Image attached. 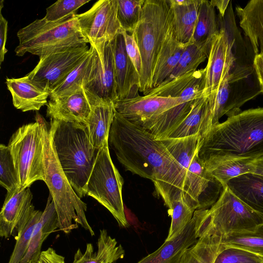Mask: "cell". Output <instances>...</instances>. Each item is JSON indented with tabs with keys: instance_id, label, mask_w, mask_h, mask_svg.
Listing matches in <instances>:
<instances>
[{
	"instance_id": "cell-1",
	"label": "cell",
	"mask_w": 263,
	"mask_h": 263,
	"mask_svg": "<svg viewBox=\"0 0 263 263\" xmlns=\"http://www.w3.org/2000/svg\"><path fill=\"white\" fill-rule=\"evenodd\" d=\"M108 142L126 171L153 182L157 195L169 209L183 193L186 172L163 142L116 111Z\"/></svg>"
},
{
	"instance_id": "cell-2",
	"label": "cell",
	"mask_w": 263,
	"mask_h": 263,
	"mask_svg": "<svg viewBox=\"0 0 263 263\" xmlns=\"http://www.w3.org/2000/svg\"><path fill=\"white\" fill-rule=\"evenodd\" d=\"M198 156L256 159L263 156V107L249 109L212 127L201 138Z\"/></svg>"
},
{
	"instance_id": "cell-3",
	"label": "cell",
	"mask_w": 263,
	"mask_h": 263,
	"mask_svg": "<svg viewBox=\"0 0 263 263\" xmlns=\"http://www.w3.org/2000/svg\"><path fill=\"white\" fill-rule=\"evenodd\" d=\"M49 131L59 163L80 198L87 185L99 149L91 144L85 124L50 119Z\"/></svg>"
},
{
	"instance_id": "cell-4",
	"label": "cell",
	"mask_w": 263,
	"mask_h": 263,
	"mask_svg": "<svg viewBox=\"0 0 263 263\" xmlns=\"http://www.w3.org/2000/svg\"><path fill=\"white\" fill-rule=\"evenodd\" d=\"M36 116L40 122L42 133L44 181L54 201L59 229L68 234L80 225L93 236L95 232L85 215L87 205L77 195L61 167L46 121L38 114Z\"/></svg>"
},
{
	"instance_id": "cell-5",
	"label": "cell",
	"mask_w": 263,
	"mask_h": 263,
	"mask_svg": "<svg viewBox=\"0 0 263 263\" xmlns=\"http://www.w3.org/2000/svg\"><path fill=\"white\" fill-rule=\"evenodd\" d=\"M15 54L22 57L28 52L41 59L51 53L70 47L89 44L79 24L77 14H71L62 19L48 22L36 19L20 29Z\"/></svg>"
},
{
	"instance_id": "cell-6",
	"label": "cell",
	"mask_w": 263,
	"mask_h": 263,
	"mask_svg": "<svg viewBox=\"0 0 263 263\" xmlns=\"http://www.w3.org/2000/svg\"><path fill=\"white\" fill-rule=\"evenodd\" d=\"M173 18L169 0H145L140 20L132 33L141 56L139 91L143 95L152 89L153 71Z\"/></svg>"
},
{
	"instance_id": "cell-7",
	"label": "cell",
	"mask_w": 263,
	"mask_h": 263,
	"mask_svg": "<svg viewBox=\"0 0 263 263\" xmlns=\"http://www.w3.org/2000/svg\"><path fill=\"white\" fill-rule=\"evenodd\" d=\"M263 222V215L253 210L226 186L216 202L209 209L200 235L220 245L229 234L252 229Z\"/></svg>"
},
{
	"instance_id": "cell-8",
	"label": "cell",
	"mask_w": 263,
	"mask_h": 263,
	"mask_svg": "<svg viewBox=\"0 0 263 263\" xmlns=\"http://www.w3.org/2000/svg\"><path fill=\"white\" fill-rule=\"evenodd\" d=\"M35 121L20 127L11 137L8 145L21 189L44 179L41 126L36 116Z\"/></svg>"
},
{
	"instance_id": "cell-9",
	"label": "cell",
	"mask_w": 263,
	"mask_h": 263,
	"mask_svg": "<svg viewBox=\"0 0 263 263\" xmlns=\"http://www.w3.org/2000/svg\"><path fill=\"white\" fill-rule=\"evenodd\" d=\"M123 179L111 159L108 143L101 148L89 177L87 195L107 209L119 226L127 228L122 198Z\"/></svg>"
},
{
	"instance_id": "cell-10",
	"label": "cell",
	"mask_w": 263,
	"mask_h": 263,
	"mask_svg": "<svg viewBox=\"0 0 263 263\" xmlns=\"http://www.w3.org/2000/svg\"><path fill=\"white\" fill-rule=\"evenodd\" d=\"M219 20V31L212 40L208 63L204 68V93L208 97L217 89L220 82L231 73L251 67L239 65L236 39Z\"/></svg>"
},
{
	"instance_id": "cell-11",
	"label": "cell",
	"mask_w": 263,
	"mask_h": 263,
	"mask_svg": "<svg viewBox=\"0 0 263 263\" xmlns=\"http://www.w3.org/2000/svg\"><path fill=\"white\" fill-rule=\"evenodd\" d=\"M92 51L91 66L83 82V87L89 100L117 101L110 41L90 44Z\"/></svg>"
},
{
	"instance_id": "cell-12",
	"label": "cell",
	"mask_w": 263,
	"mask_h": 263,
	"mask_svg": "<svg viewBox=\"0 0 263 263\" xmlns=\"http://www.w3.org/2000/svg\"><path fill=\"white\" fill-rule=\"evenodd\" d=\"M89 50L86 44L51 53L39 59L34 68L26 76L50 92L84 59Z\"/></svg>"
},
{
	"instance_id": "cell-13",
	"label": "cell",
	"mask_w": 263,
	"mask_h": 263,
	"mask_svg": "<svg viewBox=\"0 0 263 263\" xmlns=\"http://www.w3.org/2000/svg\"><path fill=\"white\" fill-rule=\"evenodd\" d=\"M246 80L231 73L209 96L212 127L219 123L223 116L228 118L239 113L240 107L260 92L251 87Z\"/></svg>"
},
{
	"instance_id": "cell-14",
	"label": "cell",
	"mask_w": 263,
	"mask_h": 263,
	"mask_svg": "<svg viewBox=\"0 0 263 263\" xmlns=\"http://www.w3.org/2000/svg\"><path fill=\"white\" fill-rule=\"evenodd\" d=\"M117 11V0H99L87 11L77 14L82 33L89 44L111 41L123 30Z\"/></svg>"
},
{
	"instance_id": "cell-15",
	"label": "cell",
	"mask_w": 263,
	"mask_h": 263,
	"mask_svg": "<svg viewBox=\"0 0 263 263\" xmlns=\"http://www.w3.org/2000/svg\"><path fill=\"white\" fill-rule=\"evenodd\" d=\"M198 152L186 171L183 190L184 200L196 210L212 206L224 189L222 184L207 171Z\"/></svg>"
},
{
	"instance_id": "cell-16",
	"label": "cell",
	"mask_w": 263,
	"mask_h": 263,
	"mask_svg": "<svg viewBox=\"0 0 263 263\" xmlns=\"http://www.w3.org/2000/svg\"><path fill=\"white\" fill-rule=\"evenodd\" d=\"M181 98L143 95L118 100L115 110L132 123L145 130L163 112L183 102Z\"/></svg>"
},
{
	"instance_id": "cell-17",
	"label": "cell",
	"mask_w": 263,
	"mask_h": 263,
	"mask_svg": "<svg viewBox=\"0 0 263 263\" xmlns=\"http://www.w3.org/2000/svg\"><path fill=\"white\" fill-rule=\"evenodd\" d=\"M209 209L196 210L191 221L175 237L137 263H180L184 252L197 242Z\"/></svg>"
},
{
	"instance_id": "cell-18",
	"label": "cell",
	"mask_w": 263,
	"mask_h": 263,
	"mask_svg": "<svg viewBox=\"0 0 263 263\" xmlns=\"http://www.w3.org/2000/svg\"><path fill=\"white\" fill-rule=\"evenodd\" d=\"M122 31L110 41L117 101L140 96V76L126 53Z\"/></svg>"
},
{
	"instance_id": "cell-19",
	"label": "cell",
	"mask_w": 263,
	"mask_h": 263,
	"mask_svg": "<svg viewBox=\"0 0 263 263\" xmlns=\"http://www.w3.org/2000/svg\"><path fill=\"white\" fill-rule=\"evenodd\" d=\"M46 110L50 119L86 124L91 105L82 85L76 91L64 96L50 99Z\"/></svg>"
},
{
	"instance_id": "cell-20",
	"label": "cell",
	"mask_w": 263,
	"mask_h": 263,
	"mask_svg": "<svg viewBox=\"0 0 263 263\" xmlns=\"http://www.w3.org/2000/svg\"><path fill=\"white\" fill-rule=\"evenodd\" d=\"M205 78V68L196 70L152 88L145 95L194 100L204 95Z\"/></svg>"
},
{
	"instance_id": "cell-21",
	"label": "cell",
	"mask_w": 263,
	"mask_h": 263,
	"mask_svg": "<svg viewBox=\"0 0 263 263\" xmlns=\"http://www.w3.org/2000/svg\"><path fill=\"white\" fill-rule=\"evenodd\" d=\"M33 195L29 187H19L7 192L0 213V236L8 238L15 233L17 227L30 206Z\"/></svg>"
},
{
	"instance_id": "cell-22",
	"label": "cell",
	"mask_w": 263,
	"mask_h": 263,
	"mask_svg": "<svg viewBox=\"0 0 263 263\" xmlns=\"http://www.w3.org/2000/svg\"><path fill=\"white\" fill-rule=\"evenodd\" d=\"M14 106L23 112L37 111L48 103L49 92L34 83L26 75L19 78H7Z\"/></svg>"
},
{
	"instance_id": "cell-23",
	"label": "cell",
	"mask_w": 263,
	"mask_h": 263,
	"mask_svg": "<svg viewBox=\"0 0 263 263\" xmlns=\"http://www.w3.org/2000/svg\"><path fill=\"white\" fill-rule=\"evenodd\" d=\"M187 44L177 40L173 20L157 57L151 79L152 88L161 85L173 71Z\"/></svg>"
},
{
	"instance_id": "cell-24",
	"label": "cell",
	"mask_w": 263,
	"mask_h": 263,
	"mask_svg": "<svg viewBox=\"0 0 263 263\" xmlns=\"http://www.w3.org/2000/svg\"><path fill=\"white\" fill-rule=\"evenodd\" d=\"M89 100L91 111L86 125L92 145L100 149L108 143L110 129L116 110L114 102L111 101Z\"/></svg>"
},
{
	"instance_id": "cell-25",
	"label": "cell",
	"mask_w": 263,
	"mask_h": 263,
	"mask_svg": "<svg viewBox=\"0 0 263 263\" xmlns=\"http://www.w3.org/2000/svg\"><path fill=\"white\" fill-rule=\"evenodd\" d=\"M211 127L209 97L203 95L195 100L184 120L164 139L181 138L197 134L202 137Z\"/></svg>"
},
{
	"instance_id": "cell-26",
	"label": "cell",
	"mask_w": 263,
	"mask_h": 263,
	"mask_svg": "<svg viewBox=\"0 0 263 263\" xmlns=\"http://www.w3.org/2000/svg\"><path fill=\"white\" fill-rule=\"evenodd\" d=\"M235 11L254 56L263 52V0H251L243 8L236 6Z\"/></svg>"
},
{
	"instance_id": "cell-27",
	"label": "cell",
	"mask_w": 263,
	"mask_h": 263,
	"mask_svg": "<svg viewBox=\"0 0 263 263\" xmlns=\"http://www.w3.org/2000/svg\"><path fill=\"white\" fill-rule=\"evenodd\" d=\"M97 244L96 252L91 243H87L84 253L78 249L72 263H114L124 257L125 251L121 245H118L116 239L108 235L105 229L100 230Z\"/></svg>"
},
{
	"instance_id": "cell-28",
	"label": "cell",
	"mask_w": 263,
	"mask_h": 263,
	"mask_svg": "<svg viewBox=\"0 0 263 263\" xmlns=\"http://www.w3.org/2000/svg\"><path fill=\"white\" fill-rule=\"evenodd\" d=\"M59 228L58 216L50 194L44 210L32 232L26 253L20 263L38 260L42 244L48 236Z\"/></svg>"
},
{
	"instance_id": "cell-29",
	"label": "cell",
	"mask_w": 263,
	"mask_h": 263,
	"mask_svg": "<svg viewBox=\"0 0 263 263\" xmlns=\"http://www.w3.org/2000/svg\"><path fill=\"white\" fill-rule=\"evenodd\" d=\"M173 15L175 34L179 42L189 43L197 21L201 0H169Z\"/></svg>"
},
{
	"instance_id": "cell-30",
	"label": "cell",
	"mask_w": 263,
	"mask_h": 263,
	"mask_svg": "<svg viewBox=\"0 0 263 263\" xmlns=\"http://www.w3.org/2000/svg\"><path fill=\"white\" fill-rule=\"evenodd\" d=\"M226 186L245 204L263 215V176L245 174L231 179Z\"/></svg>"
},
{
	"instance_id": "cell-31",
	"label": "cell",
	"mask_w": 263,
	"mask_h": 263,
	"mask_svg": "<svg viewBox=\"0 0 263 263\" xmlns=\"http://www.w3.org/2000/svg\"><path fill=\"white\" fill-rule=\"evenodd\" d=\"M253 160L212 157L203 162L209 173L224 187L231 179L245 174L252 173Z\"/></svg>"
},
{
	"instance_id": "cell-32",
	"label": "cell",
	"mask_w": 263,
	"mask_h": 263,
	"mask_svg": "<svg viewBox=\"0 0 263 263\" xmlns=\"http://www.w3.org/2000/svg\"><path fill=\"white\" fill-rule=\"evenodd\" d=\"M43 211L34 209L32 204L20 221L15 233V244L8 263H20L28 249L33 230Z\"/></svg>"
},
{
	"instance_id": "cell-33",
	"label": "cell",
	"mask_w": 263,
	"mask_h": 263,
	"mask_svg": "<svg viewBox=\"0 0 263 263\" xmlns=\"http://www.w3.org/2000/svg\"><path fill=\"white\" fill-rule=\"evenodd\" d=\"M220 246L221 249L235 247L263 257V222L252 229L229 234L221 240Z\"/></svg>"
},
{
	"instance_id": "cell-34",
	"label": "cell",
	"mask_w": 263,
	"mask_h": 263,
	"mask_svg": "<svg viewBox=\"0 0 263 263\" xmlns=\"http://www.w3.org/2000/svg\"><path fill=\"white\" fill-rule=\"evenodd\" d=\"M211 45V44H199L191 41L188 43L177 65L162 84L196 70L198 66L208 58Z\"/></svg>"
},
{
	"instance_id": "cell-35",
	"label": "cell",
	"mask_w": 263,
	"mask_h": 263,
	"mask_svg": "<svg viewBox=\"0 0 263 263\" xmlns=\"http://www.w3.org/2000/svg\"><path fill=\"white\" fill-rule=\"evenodd\" d=\"M219 31L218 17L210 1L201 0L197 25L191 42L211 44Z\"/></svg>"
},
{
	"instance_id": "cell-36",
	"label": "cell",
	"mask_w": 263,
	"mask_h": 263,
	"mask_svg": "<svg viewBox=\"0 0 263 263\" xmlns=\"http://www.w3.org/2000/svg\"><path fill=\"white\" fill-rule=\"evenodd\" d=\"M201 138V136L197 134L181 138L160 140L186 172L193 157L198 151Z\"/></svg>"
},
{
	"instance_id": "cell-37",
	"label": "cell",
	"mask_w": 263,
	"mask_h": 263,
	"mask_svg": "<svg viewBox=\"0 0 263 263\" xmlns=\"http://www.w3.org/2000/svg\"><path fill=\"white\" fill-rule=\"evenodd\" d=\"M92 51L91 47L84 59L49 92V98L70 94L80 88L83 84L86 74L91 66Z\"/></svg>"
},
{
	"instance_id": "cell-38",
	"label": "cell",
	"mask_w": 263,
	"mask_h": 263,
	"mask_svg": "<svg viewBox=\"0 0 263 263\" xmlns=\"http://www.w3.org/2000/svg\"><path fill=\"white\" fill-rule=\"evenodd\" d=\"M220 246L201 235L196 243L183 254L180 263H213Z\"/></svg>"
},
{
	"instance_id": "cell-39",
	"label": "cell",
	"mask_w": 263,
	"mask_h": 263,
	"mask_svg": "<svg viewBox=\"0 0 263 263\" xmlns=\"http://www.w3.org/2000/svg\"><path fill=\"white\" fill-rule=\"evenodd\" d=\"M196 210L189 205L182 193L173 201L169 209L172 220L168 235L165 241H168L179 234L191 221Z\"/></svg>"
},
{
	"instance_id": "cell-40",
	"label": "cell",
	"mask_w": 263,
	"mask_h": 263,
	"mask_svg": "<svg viewBox=\"0 0 263 263\" xmlns=\"http://www.w3.org/2000/svg\"><path fill=\"white\" fill-rule=\"evenodd\" d=\"M145 0H117L118 18L123 30L131 34L139 22Z\"/></svg>"
},
{
	"instance_id": "cell-41",
	"label": "cell",
	"mask_w": 263,
	"mask_h": 263,
	"mask_svg": "<svg viewBox=\"0 0 263 263\" xmlns=\"http://www.w3.org/2000/svg\"><path fill=\"white\" fill-rule=\"evenodd\" d=\"M0 184L7 192L18 187L17 175L8 146L0 145Z\"/></svg>"
},
{
	"instance_id": "cell-42",
	"label": "cell",
	"mask_w": 263,
	"mask_h": 263,
	"mask_svg": "<svg viewBox=\"0 0 263 263\" xmlns=\"http://www.w3.org/2000/svg\"><path fill=\"white\" fill-rule=\"evenodd\" d=\"M213 263H263V257L235 247H226L219 252Z\"/></svg>"
},
{
	"instance_id": "cell-43",
	"label": "cell",
	"mask_w": 263,
	"mask_h": 263,
	"mask_svg": "<svg viewBox=\"0 0 263 263\" xmlns=\"http://www.w3.org/2000/svg\"><path fill=\"white\" fill-rule=\"evenodd\" d=\"M86 0H58L46 9L44 17L48 22H54L74 13L82 6L89 2Z\"/></svg>"
},
{
	"instance_id": "cell-44",
	"label": "cell",
	"mask_w": 263,
	"mask_h": 263,
	"mask_svg": "<svg viewBox=\"0 0 263 263\" xmlns=\"http://www.w3.org/2000/svg\"><path fill=\"white\" fill-rule=\"evenodd\" d=\"M122 33L127 55L140 76L142 70V60L139 47L132 34H129L124 30L122 31Z\"/></svg>"
},
{
	"instance_id": "cell-45",
	"label": "cell",
	"mask_w": 263,
	"mask_h": 263,
	"mask_svg": "<svg viewBox=\"0 0 263 263\" xmlns=\"http://www.w3.org/2000/svg\"><path fill=\"white\" fill-rule=\"evenodd\" d=\"M4 1L1 2L0 7V65L4 61L5 55L8 52L6 48V44L8 34V21L3 16L2 14V9L4 6Z\"/></svg>"
},
{
	"instance_id": "cell-46",
	"label": "cell",
	"mask_w": 263,
	"mask_h": 263,
	"mask_svg": "<svg viewBox=\"0 0 263 263\" xmlns=\"http://www.w3.org/2000/svg\"><path fill=\"white\" fill-rule=\"evenodd\" d=\"M37 263H65V257L57 253L52 248L42 251Z\"/></svg>"
},
{
	"instance_id": "cell-47",
	"label": "cell",
	"mask_w": 263,
	"mask_h": 263,
	"mask_svg": "<svg viewBox=\"0 0 263 263\" xmlns=\"http://www.w3.org/2000/svg\"><path fill=\"white\" fill-rule=\"evenodd\" d=\"M253 67L260 92H263V52L254 56Z\"/></svg>"
},
{
	"instance_id": "cell-48",
	"label": "cell",
	"mask_w": 263,
	"mask_h": 263,
	"mask_svg": "<svg viewBox=\"0 0 263 263\" xmlns=\"http://www.w3.org/2000/svg\"><path fill=\"white\" fill-rule=\"evenodd\" d=\"M210 2L215 8L216 7L218 9L219 15L223 17L231 1L229 0H212Z\"/></svg>"
},
{
	"instance_id": "cell-49",
	"label": "cell",
	"mask_w": 263,
	"mask_h": 263,
	"mask_svg": "<svg viewBox=\"0 0 263 263\" xmlns=\"http://www.w3.org/2000/svg\"><path fill=\"white\" fill-rule=\"evenodd\" d=\"M253 164V171L252 173L263 176V156L254 159Z\"/></svg>"
},
{
	"instance_id": "cell-50",
	"label": "cell",
	"mask_w": 263,
	"mask_h": 263,
	"mask_svg": "<svg viewBox=\"0 0 263 263\" xmlns=\"http://www.w3.org/2000/svg\"><path fill=\"white\" fill-rule=\"evenodd\" d=\"M28 263H37V261L30 260Z\"/></svg>"
}]
</instances>
